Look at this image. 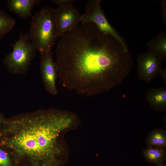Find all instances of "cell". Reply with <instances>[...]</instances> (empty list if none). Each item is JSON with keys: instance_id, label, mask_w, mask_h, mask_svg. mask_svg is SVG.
Segmentation results:
<instances>
[{"instance_id": "1", "label": "cell", "mask_w": 166, "mask_h": 166, "mask_svg": "<svg viewBox=\"0 0 166 166\" xmlns=\"http://www.w3.org/2000/svg\"><path fill=\"white\" fill-rule=\"evenodd\" d=\"M55 62L62 86L92 96L120 84L129 75L133 61L128 49L94 24H81L57 43Z\"/></svg>"}, {"instance_id": "2", "label": "cell", "mask_w": 166, "mask_h": 166, "mask_svg": "<svg viewBox=\"0 0 166 166\" xmlns=\"http://www.w3.org/2000/svg\"><path fill=\"white\" fill-rule=\"evenodd\" d=\"M74 114L59 110H40L4 121L7 136L2 143L14 156L52 163L61 150L60 132L75 123Z\"/></svg>"}, {"instance_id": "3", "label": "cell", "mask_w": 166, "mask_h": 166, "mask_svg": "<svg viewBox=\"0 0 166 166\" xmlns=\"http://www.w3.org/2000/svg\"><path fill=\"white\" fill-rule=\"evenodd\" d=\"M29 34L41 55L50 53L59 37L55 9L44 7L32 16Z\"/></svg>"}, {"instance_id": "4", "label": "cell", "mask_w": 166, "mask_h": 166, "mask_svg": "<svg viewBox=\"0 0 166 166\" xmlns=\"http://www.w3.org/2000/svg\"><path fill=\"white\" fill-rule=\"evenodd\" d=\"M12 51L3 60L9 71L14 74L23 75L28 71L37 50L31 42L29 33L20 32L18 38L10 44Z\"/></svg>"}, {"instance_id": "5", "label": "cell", "mask_w": 166, "mask_h": 166, "mask_svg": "<svg viewBox=\"0 0 166 166\" xmlns=\"http://www.w3.org/2000/svg\"><path fill=\"white\" fill-rule=\"evenodd\" d=\"M101 0H91L86 5L85 12L81 14V24L92 23L102 32L110 35L118 40L126 49H128L124 39L107 20L101 6Z\"/></svg>"}, {"instance_id": "6", "label": "cell", "mask_w": 166, "mask_h": 166, "mask_svg": "<svg viewBox=\"0 0 166 166\" xmlns=\"http://www.w3.org/2000/svg\"><path fill=\"white\" fill-rule=\"evenodd\" d=\"M137 73L141 81L151 83L162 69V61L149 51L140 54L137 59Z\"/></svg>"}, {"instance_id": "7", "label": "cell", "mask_w": 166, "mask_h": 166, "mask_svg": "<svg viewBox=\"0 0 166 166\" xmlns=\"http://www.w3.org/2000/svg\"><path fill=\"white\" fill-rule=\"evenodd\" d=\"M55 11L59 37L79 27L81 14L73 5L59 6Z\"/></svg>"}, {"instance_id": "8", "label": "cell", "mask_w": 166, "mask_h": 166, "mask_svg": "<svg viewBox=\"0 0 166 166\" xmlns=\"http://www.w3.org/2000/svg\"><path fill=\"white\" fill-rule=\"evenodd\" d=\"M40 66L42 78L45 90L52 95H57L58 93L56 85L57 69L52 52L41 55Z\"/></svg>"}, {"instance_id": "9", "label": "cell", "mask_w": 166, "mask_h": 166, "mask_svg": "<svg viewBox=\"0 0 166 166\" xmlns=\"http://www.w3.org/2000/svg\"><path fill=\"white\" fill-rule=\"evenodd\" d=\"M40 1L39 0H9L7 5L10 12L22 19H26L32 16V8Z\"/></svg>"}, {"instance_id": "10", "label": "cell", "mask_w": 166, "mask_h": 166, "mask_svg": "<svg viewBox=\"0 0 166 166\" xmlns=\"http://www.w3.org/2000/svg\"><path fill=\"white\" fill-rule=\"evenodd\" d=\"M146 99L155 111L166 110V88L164 87L149 89L146 94Z\"/></svg>"}, {"instance_id": "11", "label": "cell", "mask_w": 166, "mask_h": 166, "mask_svg": "<svg viewBox=\"0 0 166 166\" xmlns=\"http://www.w3.org/2000/svg\"><path fill=\"white\" fill-rule=\"evenodd\" d=\"M148 51L158 57L162 61L166 60V33L160 32L147 43Z\"/></svg>"}, {"instance_id": "12", "label": "cell", "mask_w": 166, "mask_h": 166, "mask_svg": "<svg viewBox=\"0 0 166 166\" xmlns=\"http://www.w3.org/2000/svg\"><path fill=\"white\" fill-rule=\"evenodd\" d=\"M142 153L147 162L156 165L163 163L166 159V148L147 146Z\"/></svg>"}, {"instance_id": "13", "label": "cell", "mask_w": 166, "mask_h": 166, "mask_svg": "<svg viewBox=\"0 0 166 166\" xmlns=\"http://www.w3.org/2000/svg\"><path fill=\"white\" fill-rule=\"evenodd\" d=\"M145 143L147 146L166 148L165 130L161 128L152 130L148 134Z\"/></svg>"}, {"instance_id": "14", "label": "cell", "mask_w": 166, "mask_h": 166, "mask_svg": "<svg viewBox=\"0 0 166 166\" xmlns=\"http://www.w3.org/2000/svg\"><path fill=\"white\" fill-rule=\"evenodd\" d=\"M16 24V21L14 18L0 10V40L11 32Z\"/></svg>"}, {"instance_id": "15", "label": "cell", "mask_w": 166, "mask_h": 166, "mask_svg": "<svg viewBox=\"0 0 166 166\" xmlns=\"http://www.w3.org/2000/svg\"><path fill=\"white\" fill-rule=\"evenodd\" d=\"M0 166H11L9 155L6 152L0 148Z\"/></svg>"}, {"instance_id": "16", "label": "cell", "mask_w": 166, "mask_h": 166, "mask_svg": "<svg viewBox=\"0 0 166 166\" xmlns=\"http://www.w3.org/2000/svg\"><path fill=\"white\" fill-rule=\"evenodd\" d=\"M51 1L59 6L73 5L75 2L74 0H53Z\"/></svg>"}, {"instance_id": "17", "label": "cell", "mask_w": 166, "mask_h": 166, "mask_svg": "<svg viewBox=\"0 0 166 166\" xmlns=\"http://www.w3.org/2000/svg\"><path fill=\"white\" fill-rule=\"evenodd\" d=\"M166 1L162 0L161 2V8L162 12L163 22L164 25L166 24Z\"/></svg>"}, {"instance_id": "18", "label": "cell", "mask_w": 166, "mask_h": 166, "mask_svg": "<svg viewBox=\"0 0 166 166\" xmlns=\"http://www.w3.org/2000/svg\"><path fill=\"white\" fill-rule=\"evenodd\" d=\"M164 82L166 83V70L165 69H162L160 74Z\"/></svg>"}, {"instance_id": "19", "label": "cell", "mask_w": 166, "mask_h": 166, "mask_svg": "<svg viewBox=\"0 0 166 166\" xmlns=\"http://www.w3.org/2000/svg\"><path fill=\"white\" fill-rule=\"evenodd\" d=\"M2 119L1 115L0 114V126L1 124V123L2 122Z\"/></svg>"}, {"instance_id": "20", "label": "cell", "mask_w": 166, "mask_h": 166, "mask_svg": "<svg viewBox=\"0 0 166 166\" xmlns=\"http://www.w3.org/2000/svg\"><path fill=\"white\" fill-rule=\"evenodd\" d=\"M157 166H166V165L165 164H164L163 163H162V164L157 165Z\"/></svg>"}]
</instances>
